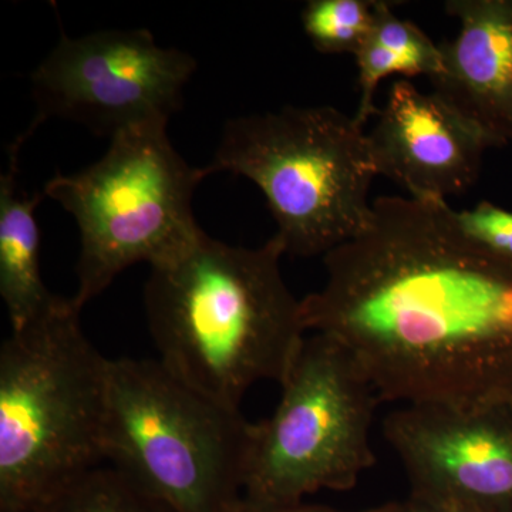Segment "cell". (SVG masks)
Listing matches in <instances>:
<instances>
[{
	"instance_id": "6da1fadb",
	"label": "cell",
	"mask_w": 512,
	"mask_h": 512,
	"mask_svg": "<svg viewBox=\"0 0 512 512\" xmlns=\"http://www.w3.org/2000/svg\"><path fill=\"white\" fill-rule=\"evenodd\" d=\"M323 264L303 325L338 340L380 402L512 404V259L468 238L447 201L377 198Z\"/></svg>"
},
{
	"instance_id": "7a4b0ae2",
	"label": "cell",
	"mask_w": 512,
	"mask_h": 512,
	"mask_svg": "<svg viewBox=\"0 0 512 512\" xmlns=\"http://www.w3.org/2000/svg\"><path fill=\"white\" fill-rule=\"evenodd\" d=\"M284 255L276 235L245 248L202 232L183 254L151 266L144 306L158 360L235 409L256 383L281 384L306 339Z\"/></svg>"
},
{
	"instance_id": "3957f363",
	"label": "cell",
	"mask_w": 512,
	"mask_h": 512,
	"mask_svg": "<svg viewBox=\"0 0 512 512\" xmlns=\"http://www.w3.org/2000/svg\"><path fill=\"white\" fill-rule=\"evenodd\" d=\"M55 302L0 348V512H36L104 457L110 362Z\"/></svg>"
},
{
	"instance_id": "277c9868",
	"label": "cell",
	"mask_w": 512,
	"mask_h": 512,
	"mask_svg": "<svg viewBox=\"0 0 512 512\" xmlns=\"http://www.w3.org/2000/svg\"><path fill=\"white\" fill-rule=\"evenodd\" d=\"M205 168L241 175L262 191L286 255H328L372 217L377 173L369 138L335 107L289 106L229 120Z\"/></svg>"
},
{
	"instance_id": "5b68a950",
	"label": "cell",
	"mask_w": 512,
	"mask_h": 512,
	"mask_svg": "<svg viewBox=\"0 0 512 512\" xmlns=\"http://www.w3.org/2000/svg\"><path fill=\"white\" fill-rule=\"evenodd\" d=\"M254 430L160 360L110 362L104 457L175 512L237 507Z\"/></svg>"
},
{
	"instance_id": "8992f818",
	"label": "cell",
	"mask_w": 512,
	"mask_h": 512,
	"mask_svg": "<svg viewBox=\"0 0 512 512\" xmlns=\"http://www.w3.org/2000/svg\"><path fill=\"white\" fill-rule=\"evenodd\" d=\"M167 124L147 121L120 131L97 163L57 174L43 188L79 227V288L72 299L80 309L130 266L170 261L204 232L192 197L210 174L177 153Z\"/></svg>"
},
{
	"instance_id": "52a82bcc",
	"label": "cell",
	"mask_w": 512,
	"mask_h": 512,
	"mask_svg": "<svg viewBox=\"0 0 512 512\" xmlns=\"http://www.w3.org/2000/svg\"><path fill=\"white\" fill-rule=\"evenodd\" d=\"M279 386L274 414L255 424L244 497L299 503L320 490H352L375 466L370 431L382 403L355 357L313 333Z\"/></svg>"
},
{
	"instance_id": "ba28073f",
	"label": "cell",
	"mask_w": 512,
	"mask_h": 512,
	"mask_svg": "<svg viewBox=\"0 0 512 512\" xmlns=\"http://www.w3.org/2000/svg\"><path fill=\"white\" fill-rule=\"evenodd\" d=\"M197 60L157 45L146 29L99 30L82 37L62 32L30 76L37 113L30 134L47 119L69 120L97 136L154 120H170L183 106Z\"/></svg>"
},
{
	"instance_id": "9c48e42d",
	"label": "cell",
	"mask_w": 512,
	"mask_h": 512,
	"mask_svg": "<svg viewBox=\"0 0 512 512\" xmlns=\"http://www.w3.org/2000/svg\"><path fill=\"white\" fill-rule=\"evenodd\" d=\"M383 434L410 497L463 512H512V404H407L387 414Z\"/></svg>"
},
{
	"instance_id": "30bf717a",
	"label": "cell",
	"mask_w": 512,
	"mask_h": 512,
	"mask_svg": "<svg viewBox=\"0 0 512 512\" xmlns=\"http://www.w3.org/2000/svg\"><path fill=\"white\" fill-rule=\"evenodd\" d=\"M367 138L377 175L417 200L447 201L470 190L493 148L439 94L423 93L407 79L392 84Z\"/></svg>"
},
{
	"instance_id": "8fae6325",
	"label": "cell",
	"mask_w": 512,
	"mask_h": 512,
	"mask_svg": "<svg viewBox=\"0 0 512 512\" xmlns=\"http://www.w3.org/2000/svg\"><path fill=\"white\" fill-rule=\"evenodd\" d=\"M460 23L440 46L433 92L474 124L491 147L512 143V0H448Z\"/></svg>"
},
{
	"instance_id": "7c38bea8",
	"label": "cell",
	"mask_w": 512,
	"mask_h": 512,
	"mask_svg": "<svg viewBox=\"0 0 512 512\" xmlns=\"http://www.w3.org/2000/svg\"><path fill=\"white\" fill-rule=\"evenodd\" d=\"M19 137L9 148V165L0 177V295L12 329L46 311L57 295L46 288L40 272V229L36 208L45 194L28 195L19 187Z\"/></svg>"
},
{
	"instance_id": "4fadbf2b",
	"label": "cell",
	"mask_w": 512,
	"mask_h": 512,
	"mask_svg": "<svg viewBox=\"0 0 512 512\" xmlns=\"http://www.w3.org/2000/svg\"><path fill=\"white\" fill-rule=\"evenodd\" d=\"M393 3L376 0L372 30L355 55L359 106L355 120L365 127L376 109V90L392 74L433 79L443 69L440 46L410 20L394 15Z\"/></svg>"
},
{
	"instance_id": "5bb4252c",
	"label": "cell",
	"mask_w": 512,
	"mask_h": 512,
	"mask_svg": "<svg viewBox=\"0 0 512 512\" xmlns=\"http://www.w3.org/2000/svg\"><path fill=\"white\" fill-rule=\"evenodd\" d=\"M36 512H175L116 467H96Z\"/></svg>"
},
{
	"instance_id": "9a60e30c",
	"label": "cell",
	"mask_w": 512,
	"mask_h": 512,
	"mask_svg": "<svg viewBox=\"0 0 512 512\" xmlns=\"http://www.w3.org/2000/svg\"><path fill=\"white\" fill-rule=\"evenodd\" d=\"M376 0H309L301 13L303 32L325 55L355 56L372 30Z\"/></svg>"
},
{
	"instance_id": "2e32d148",
	"label": "cell",
	"mask_w": 512,
	"mask_h": 512,
	"mask_svg": "<svg viewBox=\"0 0 512 512\" xmlns=\"http://www.w3.org/2000/svg\"><path fill=\"white\" fill-rule=\"evenodd\" d=\"M451 215L468 238L494 254L512 259V211L481 201L471 210L451 208Z\"/></svg>"
},
{
	"instance_id": "e0dca14e",
	"label": "cell",
	"mask_w": 512,
	"mask_h": 512,
	"mask_svg": "<svg viewBox=\"0 0 512 512\" xmlns=\"http://www.w3.org/2000/svg\"><path fill=\"white\" fill-rule=\"evenodd\" d=\"M231 512H390V503L365 511H342L329 505L299 503H262V501L242 498Z\"/></svg>"
},
{
	"instance_id": "ac0fdd59",
	"label": "cell",
	"mask_w": 512,
	"mask_h": 512,
	"mask_svg": "<svg viewBox=\"0 0 512 512\" xmlns=\"http://www.w3.org/2000/svg\"><path fill=\"white\" fill-rule=\"evenodd\" d=\"M390 512H463L454 510V508L443 507L426 503V501L417 500V498L409 497L407 500L399 501V503H390Z\"/></svg>"
}]
</instances>
